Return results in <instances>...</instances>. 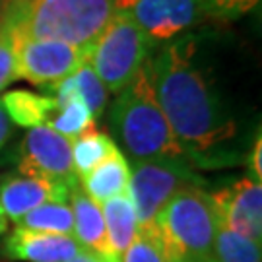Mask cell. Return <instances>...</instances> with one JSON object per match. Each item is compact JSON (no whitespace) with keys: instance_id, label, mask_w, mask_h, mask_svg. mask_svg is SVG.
Listing matches in <instances>:
<instances>
[{"instance_id":"6da1fadb","label":"cell","mask_w":262,"mask_h":262,"mask_svg":"<svg viewBox=\"0 0 262 262\" xmlns=\"http://www.w3.org/2000/svg\"><path fill=\"white\" fill-rule=\"evenodd\" d=\"M151 84L171 130L192 167L233 163L224 150L237 124L210 78L194 60L192 37H177L151 56Z\"/></svg>"},{"instance_id":"7a4b0ae2","label":"cell","mask_w":262,"mask_h":262,"mask_svg":"<svg viewBox=\"0 0 262 262\" xmlns=\"http://www.w3.org/2000/svg\"><path fill=\"white\" fill-rule=\"evenodd\" d=\"M115 14V0H21L4 6L0 24L12 35L92 51Z\"/></svg>"},{"instance_id":"3957f363","label":"cell","mask_w":262,"mask_h":262,"mask_svg":"<svg viewBox=\"0 0 262 262\" xmlns=\"http://www.w3.org/2000/svg\"><path fill=\"white\" fill-rule=\"evenodd\" d=\"M109 126L115 136L113 142L126 156H130L132 161H146V159L188 161L187 154L181 148L158 103L151 84L150 62L142 68V72L130 84L117 94L109 113Z\"/></svg>"},{"instance_id":"277c9868","label":"cell","mask_w":262,"mask_h":262,"mask_svg":"<svg viewBox=\"0 0 262 262\" xmlns=\"http://www.w3.org/2000/svg\"><path fill=\"white\" fill-rule=\"evenodd\" d=\"M217 227L212 196L202 187H188L171 198L140 235L158 247L165 262H212Z\"/></svg>"},{"instance_id":"5b68a950","label":"cell","mask_w":262,"mask_h":262,"mask_svg":"<svg viewBox=\"0 0 262 262\" xmlns=\"http://www.w3.org/2000/svg\"><path fill=\"white\" fill-rule=\"evenodd\" d=\"M154 45L128 16L117 12L97 37L90 64L107 92L119 94L150 62Z\"/></svg>"},{"instance_id":"8992f818","label":"cell","mask_w":262,"mask_h":262,"mask_svg":"<svg viewBox=\"0 0 262 262\" xmlns=\"http://www.w3.org/2000/svg\"><path fill=\"white\" fill-rule=\"evenodd\" d=\"M202 185H206V181L185 159L132 161L128 196L136 210L138 233L146 231L154 224L159 210L177 192Z\"/></svg>"},{"instance_id":"52a82bcc","label":"cell","mask_w":262,"mask_h":262,"mask_svg":"<svg viewBox=\"0 0 262 262\" xmlns=\"http://www.w3.org/2000/svg\"><path fill=\"white\" fill-rule=\"evenodd\" d=\"M12 45L16 78L47 88H53L74 74L92 53L60 41L29 39L19 35H12Z\"/></svg>"},{"instance_id":"ba28073f","label":"cell","mask_w":262,"mask_h":262,"mask_svg":"<svg viewBox=\"0 0 262 262\" xmlns=\"http://www.w3.org/2000/svg\"><path fill=\"white\" fill-rule=\"evenodd\" d=\"M115 6L140 28L154 47L181 37L206 18L202 0H115Z\"/></svg>"},{"instance_id":"9c48e42d","label":"cell","mask_w":262,"mask_h":262,"mask_svg":"<svg viewBox=\"0 0 262 262\" xmlns=\"http://www.w3.org/2000/svg\"><path fill=\"white\" fill-rule=\"evenodd\" d=\"M18 175L43 177L74 185L78 177L72 163V140L55 132L47 124L29 128L12 154Z\"/></svg>"},{"instance_id":"30bf717a","label":"cell","mask_w":262,"mask_h":262,"mask_svg":"<svg viewBox=\"0 0 262 262\" xmlns=\"http://www.w3.org/2000/svg\"><path fill=\"white\" fill-rule=\"evenodd\" d=\"M210 196L222 227L262 243V183L245 177Z\"/></svg>"},{"instance_id":"8fae6325","label":"cell","mask_w":262,"mask_h":262,"mask_svg":"<svg viewBox=\"0 0 262 262\" xmlns=\"http://www.w3.org/2000/svg\"><path fill=\"white\" fill-rule=\"evenodd\" d=\"M58 202H70V185L43 177H26V175H6L0 179V206L6 220L18 224L31 210Z\"/></svg>"},{"instance_id":"7c38bea8","label":"cell","mask_w":262,"mask_h":262,"mask_svg":"<svg viewBox=\"0 0 262 262\" xmlns=\"http://www.w3.org/2000/svg\"><path fill=\"white\" fill-rule=\"evenodd\" d=\"M70 208L74 214V239L80 249L99 262H121L109 241L101 206L85 194L80 181L70 185Z\"/></svg>"},{"instance_id":"4fadbf2b","label":"cell","mask_w":262,"mask_h":262,"mask_svg":"<svg viewBox=\"0 0 262 262\" xmlns=\"http://www.w3.org/2000/svg\"><path fill=\"white\" fill-rule=\"evenodd\" d=\"M2 253L10 260L21 262H68L82 253L72 235H56L18 227L6 237Z\"/></svg>"},{"instance_id":"5bb4252c","label":"cell","mask_w":262,"mask_h":262,"mask_svg":"<svg viewBox=\"0 0 262 262\" xmlns=\"http://www.w3.org/2000/svg\"><path fill=\"white\" fill-rule=\"evenodd\" d=\"M128 183H130V163L122 151L113 154L92 173L80 179L84 192L97 204H103L121 194H128Z\"/></svg>"},{"instance_id":"9a60e30c","label":"cell","mask_w":262,"mask_h":262,"mask_svg":"<svg viewBox=\"0 0 262 262\" xmlns=\"http://www.w3.org/2000/svg\"><path fill=\"white\" fill-rule=\"evenodd\" d=\"M0 99L8 113L10 121L26 128L47 124L51 115L56 109V101L53 95H41L28 90H12V92H6Z\"/></svg>"},{"instance_id":"2e32d148","label":"cell","mask_w":262,"mask_h":262,"mask_svg":"<svg viewBox=\"0 0 262 262\" xmlns=\"http://www.w3.org/2000/svg\"><path fill=\"white\" fill-rule=\"evenodd\" d=\"M99 206L103 212L109 241H111L115 253L122 258L124 251L138 237V220H136L134 204L128 194H121V196L111 198Z\"/></svg>"},{"instance_id":"e0dca14e","label":"cell","mask_w":262,"mask_h":262,"mask_svg":"<svg viewBox=\"0 0 262 262\" xmlns=\"http://www.w3.org/2000/svg\"><path fill=\"white\" fill-rule=\"evenodd\" d=\"M117 151L121 150L117 148L111 136L95 128L72 140V163L78 181L92 173L99 163H103Z\"/></svg>"},{"instance_id":"ac0fdd59","label":"cell","mask_w":262,"mask_h":262,"mask_svg":"<svg viewBox=\"0 0 262 262\" xmlns=\"http://www.w3.org/2000/svg\"><path fill=\"white\" fill-rule=\"evenodd\" d=\"M47 126H51L55 132L62 134L68 140H76L85 132L95 128V119L92 117L90 109L80 99V95L72 94L62 101H56V109L51 115Z\"/></svg>"},{"instance_id":"d6986e66","label":"cell","mask_w":262,"mask_h":262,"mask_svg":"<svg viewBox=\"0 0 262 262\" xmlns=\"http://www.w3.org/2000/svg\"><path fill=\"white\" fill-rule=\"evenodd\" d=\"M16 225L31 229V231L74 237V214H72L70 202L68 204H58V202L43 204L24 215Z\"/></svg>"},{"instance_id":"ffe728a7","label":"cell","mask_w":262,"mask_h":262,"mask_svg":"<svg viewBox=\"0 0 262 262\" xmlns=\"http://www.w3.org/2000/svg\"><path fill=\"white\" fill-rule=\"evenodd\" d=\"M212 262H262L260 245L220 225L215 233Z\"/></svg>"},{"instance_id":"44dd1931","label":"cell","mask_w":262,"mask_h":262,"mask_svg":"<svg viewBox=\"0 0 262 262\" xmlns=\"http://www.w3.org/2000/svg\"><path fill=\"white\" fill-rule=\"evenodd\" d=\"M72 78H74L76 84V94L80 95V99L84 101L85 107L92 113V117L97 122V119H101V115L105 113L109 92L103 85V82L99 80V76L95 74V70L90 64V58L76 70Z\"/></svg>"},{"instance_id":"7402d4cb","label":"cell","mask_w":262,"mask_h":262,"mask_svg":"<svg viewBox=\"0 0 262 262\" xmlns=\"http://www.w3.org/2000/svg\"><path fill=\"white\" fill-rule=\"evenodd\" d=\"M206 18L217 21H235L253 12L260 0H202Z\"/></svg>"},{"instance_id":"603a6c76","label":"cell","mask_w":262,"mask_h":262,"mask_svg":"<svg viewBox=\"0 0 262 262\" xmlns=\"http://www.w3.org/2000/svg\"><path fill=\"white\" fill-rule=\"evenodd\" d=\"M16 78V68H14V45H12V35L4 24H0V92L10 85Z\"/></svg>"},{"instance_id":"cb8c5ba5","label":"cell","mask_w":262,"mask_h":262,"mask_svg":"<svg viewBox=\"0 0 262 262\" xmlns=\"http://www.w3.org/2000/svg\"><path fill=\"white\" fill-rule=\"evenodd\" d=\"M121 262H165L159 249L151 243L148 237L138 233L132 245L124 251Z\"/></svg>"},{"instance_id":"d4e9b609","label":"cell","mask_w":262,"mask_h":262,"mask_svg":"<svg viewBox=\"0 0 262 262\" xmlns=\"http://www.w3.org/2000/svg\"><path fill=\"white\" fill-rule=\"evenodd\" d=\"M247 163H249V179L253 181H262V136L260 130L256 132V138L253 142V148L249 151V158H247Z\"/></svg>"},{"instance_id":"484cf974","label":"cell","mask_w":262,"mask_h":262,"mask_svg":"<svg viewBox=\"0 0 262 262\" xmlns=\"http://www.w3.org/2000/svg\"><path fill=\"white\" fill-rule=\"evenodd\" d=\"M12 132H14V122L10 121L8 113H6L4 105H2V99H0V150H2L4 144L10 140Z\"/></svg>"},{"instance_id":"4316f807","label":"cell","mask_w":262,"mask_h":262,"mask_svg":"<svg viewBox=\"0 0 262 262\" xmlns=\"http://www.w3.org/2000/svg\"><path fill=\"white\" fill-rule=\"evenodd\" d=\"M68 262H99V260H97V258H94L92 254H88V253H84V251H82V253H78L72 260H68Z\"/></svg>"},{"instance_id":"83f0119b","label":"cell","mask_w":262,"mask_h":262,"mask_svg":"<svg viewBox=\"0 0 262 262\" xmlns=\"http://www.w3.org/2000/svg\"><path fill=\"white\" fill-rule=\"evenodd\" d=\"M6 229H8V220H6V215L2 212V206H0V235L6 233Z\"/></svg>"},{"instance_id":"f1b7e54d","label":"cell","mask_w":262,"mask_h":262,"mask_svg":"<svg viewBox=\"0 0 262 262\" xmlns=\"http://www.w3.org/2000/svg\"><path fill=\"white\" fill-rule=\"evenodd\" d=\"M16 2H21V0H4V6H8V4H16Z\"/></svg>"},{"instance_id":"f546056e","label":"cell","mask_w":262,"mask_h":262,"mask_svg":"<svg viewBox=\"0 0 262 262\" xmlns=\"http://www.w3.org/2000/svg\"><path fill=\"white\" fill-rule=\"evenodd\" d=\"M2 12H4V0H0V18H2Z\"/></svg>"}]
</instances>
